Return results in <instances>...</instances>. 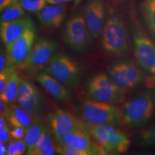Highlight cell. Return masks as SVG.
Returning <instances> with one entry per match:
<instances>
[{
    "label": "cell",
    "mask_w": 155,
    "mask_h": 155,
    "mask_svg": "<svg viewBox=\"0 0 155 155\" xmlns=\"http://www.w3.org/2000/svg\"><path fill=\"white\" fill-rule=\"evenodd\" d=\"M77 113L83 121L91 124L119 127L124 124L121 108L98 101H82L77 106Z\"/></svg>",
    "instance_id": "6da1fadb"
},
{
    "label": "cell",
    "mask_w": 155,
    "mask_h": 155,
    "mask_svg": "<svg viewBox=\"0 0 155 155\" xmlns=\"http://www.w3.org/2000/svg\"><path fill=\"white\" fill-rule=\"evenodd\" d=\"M102 48L106 53L116 55L127 54L129 50L127 28L122 17L110 12L102 32Z\"/></svg>",
    "instance_id": "7a4b0ae2"
},
{
    "label": "cell",
    "mask_w": 155,
    "mask_h": 155,
    "mask_svg": "<svg viewBox=\"0 0 155 155\" xmlns=\"http://www.w3.org/2000/svg\"><path fill=\"white\" fill-rule=\"evenodd\" d=\"M124 124L129 127L146 124L155 111V91L146 90L134 97L122 106Z\"/></svg>",
    "instance_id": "3957f363"
},
{
    "label": "cell",
    "mask_w": 155,
    "mask_h": 155,
    "mask_svg": "<svg viewBox=\"0 0 155 155\" xmlns=\"http://www.w3.org/2000/svg\"><path fill=\"white\" fill-rule=\"evenodd\" d=\"M85 126L95 143L105 154H123L129 150L131 144L130 139L116 127L91 124L86 122H85Z\"/></svg>",
    "instance_id": "277c9868"
},
{
    "label": "cell",
    "mask_w": 155,
    "mask_h": 155,
    "mask_svg": "<svg viewBox=\"0 0 155 155\" xmlns=\"http://www.w3.org/2000/svg\"><path fill=\"white\" fill-rule=\"evenodd\" d=\"M43 71L68 88L77 87L82 77L78 64L70 56L62 53L55 54L44 68Z\"/></svg>",
    "instance_id": "5b68a950"
},
{
    "label": "cell",
    "mask_w": 155,
    "mask_h": 155,
    "mask_svg": "<svg viewBox=\"0 0 155 155\" xmlns=\"http://www.w3.org/2000/svg\"><path fill=\"white\" fill-rule=\"evenodd\" d=\"M93 39L84 15L77 13L68 19L63 30V40L68 47L76 53H84L90 49Z\"/></svg>",
    "instance_id": "8992f818"
},
{
    "label": "cell",
    "mask_w": 155,
    "mask_h": 155,
    "mask_svg": "<svg viewBox=\"0 0 155 155\" xmlns=\"http://www.w3.org/2000/svg\"><path fill=\"white\" fill-rule=\"evenodd\" d=\"M108 75L124 90L139 86L145 79L144 72L130 60H122L112 64L108 69Z\"/></svg>",
    "instance_id": "52a82bcc"
},
{
    "label": "cell",
    "mask_w": 155,
    "mask_h": 155,
    "mask_svg": "<svg viewBox=\"0 0 155 155\" xmlns=\"http://www.w3.org/2000/svg\"><path fill=\"white\" fill-rule=\"evenodd\" d=\"M58 47V42L53 39H38L35 42L23 70L30 75L38 74L55 55Z\"/></svg>",
    "instance_id": "ba28073f"
},
{
    "label": "cell",
    "mask_w": 155,
    "mask_h": 155,
    "mask_svg": "<svg viewBox=\"0 0 155 155\" xmlns=\"http://www.w3.org/2000/svg\"><path fill=\"white\" fill-rule=\"evenodd\" d=\"M57 144L65 145L86 153L87 155H105L85 127L77 128L61 137L55 138Z\"/></svg>",
    "instance_id": "9c48e42d"
},
{
    "label": "cell",
    "mask_w": 155,
    "mask_h": 155,
    "mask_svg": "<svg viewBox=\"0 0 155 155\" xmlns=\"http://www.w3.org/2000/svg\"><path fill=\"white\" fill-rule=\"evenodd\" d=\"M35 41L36 30L34 26L29 28L14 42L6 46L9 61L15 67L23 70Z\"/></svg>",
    "instance_id": "30bf717a"
},
{
    "label": "cell",
    "mask_w": 155,
    "mask_h": 155,
    "mask_svg": "<svg viewBox=\"0 0 155 155\" xmlns=\"http://www.w3.org/2000/svg\"><path fill=\"white\" fill-rule=\"evenodd\" d=\"M134 54L142 68L153 75L155 68V45L141 31H134L133 35Z\"/></svg>",
    "instance_id": "8fae6325"
},
{
    "label": "cell",
    "mask_w": 155,
    "mask_h": 155,
    "mask_svg": "<svg viewBox=\"0 0 155 155\" xmlns=\"http://www.w3.org/2000/svg\"><path fill=\"white\" fill-rule=\"evenodd\" d=\"M47 121L54 138L61 137L77 128L85 127V121L81 118L61 108L48 114Z\"/></svg>",
    "instance_id": "7c38bea8"
},
{
    "label": "cell",
    "mask_w": 155,
    "mask_h": 155,
    "mask_svg": "<svg viewBox=\"0 0 155 155\" xmlns=\"http://www.w3.org/2000/svg\"><path fill=\"white\" fill-rule=\"evenodd\" d=\"M83 15L93 38L98 39L102 35L105 25L106 5L104 0H88Z\"/></svg>",
    "instance_id": "4fadbf2b"
},
{
    "label": "cell",
    "mask_w": 155,
    "mask_h": 155,
    "mask_svg": "<svg viewBox=\"0 0 155 155\" xmlns=\"http://www.w3.org/2000/svg\"><path fill=\"white\" fill-rule=\"evenodd\" d=\"M17 101L21 107L34 116L41 111L43 106V98L40 91L25 79L21 81Z\"/></svg>",
    "instance_id": "5bb4252c"
},
{
    "label": "cell",
    "mask_w": 155,
    "mask_h": 155,
    "mask_svg": "<svg viewBox=\"0 0 155 155\" xmlns=\"http://www.w3.org/2000/svg\"><path fill=\"white\" fill-rule=\"evenodd\" d=\"M36 81L56 101L64 104L73 99V93L68 87L44 71L36 75Z\"/></svg>",
    "instance_id": "9a60e30c"
},
{
    "label": "cell",
    "mask_w": 155,
    "mask_h": 155,
    "mask_svg": "<svg viewBox=\"0 0 155 155\" xmlns=\"http://www.w3.org/2000/svg\"><path fill=\"white\" fill-rule=\"evenodd\" d=\"M34 26L32 19L25 17L10 22H1L0 35L2 42L6 47L22 35L29 28Z\"/></svg>",
    "instance_id": "2e32d148"
},
{
    "label": "cell",
    "mask_w": 155,
    "mask_h": 155,
    "mask_svg": "<svg viewBox=\"0 0 155 155\" xmlns=\"http://www.w3.org/2000/svg\"><path fill=\"white\" fill-rule=\"evenodd\" d=\"M65 10L63 5L49 4L38 13V20L46 28H58L65 20Z\"/></svg>",
    "instance_id": "e0dca14e"
},
{
    "label": "cell",
    "mask_w": 155,
    "mask_h": 155,
    "mask_svg": "<svg viewBox=\"0 0 155 155\" xmlns=\"http://www.w3.org/2000/svg\"><path fill=\"white\" fill-rule=\"evenodd\" d=\"M87 93L94 100L107 104H120L125 99V90L121 88L87 86Z\"/></svg>",
    "instance_id": "ac0fdd59"
},
{
    "label": "cell",
    "mask_w": 155,
    "mask_h": 155,
    "mask_svg": "<svg viewBox=\"0 0 155 155\" xmlns=\"http://www.w3.org/2000/svg\"><path fill=\"white\" fill-rule=\"evenodd\" d=\"M4 116L12 127H22L26 130L34 121V116L19 105L17 106L14 104H8Z\"/></svg>",
    "instance_id": "d6986e66"
},
{
    "label": "cell",
    "mask_w": 155,
    "mask_h": 155,
    "mask_svg": "<svg viewBox=\"0 0 155 155\" xmlns=\"http://www.w3.org/2000/svg\"><path fill=\"white\" fill-rule=\"evenodd\" d=\"M56 152V146L49 129L45 128L39 140L30 148L27 149L28 155H53Z\"/></svg>",
    "instance_id": "ffe728a7"
},
{
    "label": "cell",
    "mask_w": 155,
    "mask_h": 155,
    "mask_svg": "<svg viewBox=\"0 0 155 155\" xmlns=\"http://www.w3.org/2000/svg\"><path fill=\"white\" fill-rule=\"evenodd\" d=\"M21 81L22 79L19 77L18 72L15 71L11 75L10 79L7 83L4 91L0 94V98L7 104H13L17 101Z\"/></svg>",
    "instance_id": "44dd1931"
},
{
    "label": "cell",
    "mask_w": 155,
    "mask_h": 155,
    "mask_svg": "<svg viewBox=\"0 0 155 155\" xmlns=\"http://www.w3.org/2000/svg\"><path fill=\"white\" fill-rule=\"evenodd\" d=\"M46 126L44 124L41 120L39 119L34 120L33 123L27 129L24 137V141L27 145V149L32 147L39 140Z\"/></svg>",
    "instance_id": "7402d4cb"
},
{
    "label": "cell",
    "mask_w": 155,
    "mask_h": 155,
    "mask_svg": "<svg viewBox=\"0 0 155 155\" xmlns=\"http://www.w3.org/2000/svg\"><path fill=\"white\" fill-rule=\"evenodd\" d=\"M141 9L147 28L155 38V0H142Z\"/></svg>",
    "instance_id": "603a6c76"
},
{
    "label": "cell",
    "mask_w": 155,
    "mask_h": 155,
    "mask_svg": "<svg viewBox=\"0 0 155 155\" xmlns=\"http://www.w3.org/2000/svg\"><path fill=\"white\" fill-rule=\"evenodd\" d=\"M25 15V9L17 3V2H15L1 11V22L15 20L23 17Z\"/></svg>",
    "instance_id": "cb8c5ba5"
},
{
    "label": "cell",
    "mask_w": 155,
    "mask_h": 155,
    "mask_svg": "<svg viewBox=\"0 0 155 155\" xmlns=\"http://www.w3.org/2000/svg\"><path fill=\"white\" fill-rule=\"evenodd\" d=\"M25 11L29 12L38 13L47 5V0H17Z\"/></svg>",
    "instance_id": "d4e9b609"
},
{
    "label": "cell",
    "mask_w": 155,
    "mask_h": 155,
    "mask_svg": "<svg viewBox=\"0 0 155 155\" xmlns=\"http://www.w3.org/2000/svg\"><path fill=\"white\" fill-rule=\"evenodd\" d=\"M27 145L22 139H12L7 147V155H22L26 153Z\"/></svg>",
    "instance_id": "484cf974"
},
{
    "label": "cell",
    "mask_w": 155,
    "mask_h": 155,
    "mask_svg": "<svg viewBox=\"0 0 155 155\" xmlns=\"http://www.w3.org/2000/svg\"><path fill=\"white\" fill-rule=\"evenodd\" d=\"M142 144L147 147L155 146V124L143 129L140 133Z\"/></svg>",
    "instance_id": "4316f807"
},
{
    "label": "cell",
    "mask_w": 155,
    "mask_h": 155,
    "mask_svg": "<svg viewBox=\"0 0 155 155\" xmlns=\"http://www.w3.org/2000/svg\"><path fill=\"white\" fill-rule=\"evenodd\" d=\"M15 71V67L13 65L7 68L2 71H0V94L4 91L7 83L10 79L11 75Z\"/></svg>",
    "instance_id": "83f0119b"
},
{
    "label": "cell",
    "mask_w": 155,
    "mask_h": 155,
    "mask_svg": "<svg viewBox=\"0 0 155 155\" xmlns=\"http://www.w3.org/2000/svg\"><path fill=\"white\" fill-rule=\"evenodd\" d=\"M56 152L61 155H87L86 153L65 145H56Z\"/></svg>",
    "instance_id": "f1b7e54d"
},
{
    "label": "cell",
    "mask_w": 155,
    "mask_h": 155,
    "mask_svg": "<svg viewBox=\"0 0 155 155\" xmlns=\"http://www.w3.org/2000/svg\"><path fill=\"white\" fill-rule=\"evenodd\" d=\"M12 64L9 61L8 55H7V50H4L1 48V53H0V71H2L7 68L10 66Z\"/></svg>",
    "instance_id": "f546056e"
},
{
    "label": "cell",
    "mask_w": 155,
    "mask_h": 155,
    "mask_svg": "<svg viewBox=\"0 0 155 155\" xmlns=\"http://www.w3.org/2000/svg\"><path fill=\"white\" fill-rule=\"evenodd\" d=\"M26 131V129L22 127H12V129L10 130L11 137L15 139H22L25 137Z\"/></svg>",
    "instance_id": "4dcf8cb0"
},
{
    "label": "cell",
    "mask_w": 155,
    "mask_h": 155,
    "mask_svg": "<svg viewBox=\"0 0 155 155\" xmlns=\"http://www.w3.org/2000/svg\"><path fill=\"white\" fill-rule=\"evenodd\" d=\"M10 137V129H9V126L0 128V142H7Z\"/></svg>",
    "instance_id": "1f68e13d"
},
{
    "label": "cell",
    "mask_w": 155,
    "mask_h": 155,
    "mask_svg": "<svg viewBox=\"0 0 155 155\" xmlns=\"http://www.w3.org/2000/svg\"><path fill=\"white\" fill-rule=\"evenodd\" d=\"M16 1L17 0H0V10L2 11L7 6Z\"/></svg>",
    "instance_id": "d6a6232c"
},
{
    "label": "cell",
    "mask_w": 155,
    "mask_h": 155,
    "mask_svg": "<svg viewBox=\"0 0 155 155\" xmlns=\"http://www.w3.org/2000/svg\"><path fill=\"white\" fill-rule=\"evenodd\" d=\"M7 106H8V104L4 101L2 98H0V114H1V115H4L5 114Z\"/></svg>",
    "instance_id": "836d02e7"
},
{
    "label": "cell",
    "mask_w": 155,
    "mask_h": 155,
    "mask_svg": "<svg viewBox=\"0 0 155 155\" xmlns=\"http://www.w3.org/2000/svg\"><path fill=\"white\" fill-rule=\"evenodd\" d=\"M71 1L72 0H47V2L50 5H63Z\"/></svg>",
    "instance_id": "e575fe53"
},
{
    "label": "cell",
    "mask_w": 155,
    "mask_h": 155,
    "mask_svg": "<svg viewBox=\"0 0 155 155\" xmlns=\"http://www.w3.org/2000/svg\"><path fill=\"white\" fill-rule=\"evenodd\" d=\"M7 147H6L5 142H0V154L5 155L7 154Z\"/></svg>",
    "instance_id": "d590c367"
},
{
    "label": "cell",
    "mask_w": 155,
    "mask_h": 155,
    "mask_svg": "<svg viewBox=\"0 0 155 155\" xmlns=\"http://www.w3.org/2000/svg\"><path fill=\"white\" fill-rule=\"evenodd\" d=\"M81 1H82V0H74V6H75V7H76V6L78 5Z\"/></svg>",
    "instance_id": "8d00e7d4"
},
{
    "label": "cell",
    "mask_w": 155,
    "mask_h": 155,
    "mask_svg": "<svg viewBox=\"0 0 155 155\" xmlns=\"http://www.w3.org/2000/svg\"><path fill=\"white\" fill-rule=\"evenodd\" d=\"M153 75L155 77V68H154V73H153Z\"/></svg>",
    "instance_id": "74e56055"
}]
</instances>
